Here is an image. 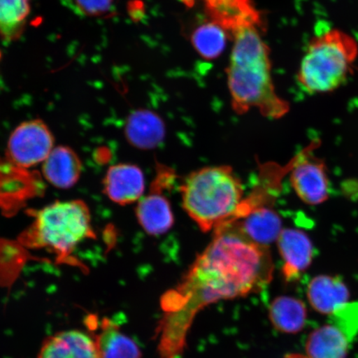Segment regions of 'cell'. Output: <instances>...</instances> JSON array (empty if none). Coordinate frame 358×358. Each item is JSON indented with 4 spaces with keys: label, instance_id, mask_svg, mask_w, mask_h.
Segmentation results:
<instances>
[{
    "label": "cell",
    "instance_id": "6da1fadb",
    "mask_svg": "<svg viewBox=\"0 0 358 358\" xmlns=\"http://www.w3.org/2000/svg\"><path fill=\"white\" fill-rule=\"evenodd\" d=\"M274 264L268 248L255 243L235 223L213 231L176 287L160 299L163 311L156 329L159 358H182L194 317L220 301L248 296L271 283Z\"/></svg>",
    "mask_w": 358,
    "mask_h": 358
},
{
    "label": "cell",
    "instance_id": "7a4b0ae2",
    "mask_svg": "<svg viewBox=\"0 0 358 358\" xmlns=\"http://www.w3.org/2000/svg\"><path fill=\"white\" fill-rule=\"evenodd\" d=\"M264 26L241 27L231 34L234 39L227 83L236 113L257 109L263 116L280 119L288 113L289 103L275 92L271 77V51L262 39Z\"/></svg>",
    "mask_w": 358,
    "mask_h": 358
},
{
    "label": "cell",
    "instance_id": "3957f363",
    "mask_svg": "<svg viewBox=\"0 0 358 358\" xmlns=\"http://www.w3.org/2000/svg\"><path fill=\"white\" fill-rule=\"evenodd\" d=\"M182 208L204 232L234 220L244 200L243 182L230 166L196 170L182 181Z\"/></svg>",
    "mask_w": 358,
    "mask_h": 358
},
{
    "label": "cell",
    "instance_id": "277c9868",
    "mask_svg": "<svg viewBox=\"0 0 358 358\" xmlns=\"http://www.w3.org/2000/svg\"><path fill=\"white\" fill-rule=\"evenodd\" d=\"M357 56L356 40L343 31L334 29L317 35L299 66V83L310 94L334 92L345 83Z\"/></svg>",
    "mask_w": 358,
    "mask_h": 358
},
{
    "label": "cell",
    "instance_id": "5b68a950",
    "mask_svg": "<svg viewBox=\"0 0 358 358\" xmlns=\"http://www.w3.org/2000/svg\"><path fill=\"white\" fill-rule=\"evenodd\" d=\"M24 234L32 248L50 250L60 259L69 257L83 241L95 237L92 215L83 200L57 201L33 213Z\"/></svg>",
    "mask_w": 358,
    "mask_h": 358
},
{
    "label": "cell",
    "instance_id": "8992f818",
    "mask_svg": "<svg viewBox=\"0 0 358 358\" xmlns=\"http://www.w3.org/2000/svg\"><path fill=\"white\" fill-rule=\"evenodd\" d=\"M55 149V136L42 120H30L13 129L7 143V157L20 169L43 164Z\"/></svg>",
    "mask_w": 358,
    "mask_h": 358
},
{
    "label": "cell",
    "instance_id": "52a82bcc",
    "mask_svg": "<svg viewBox=\"0 0 358 358\" xmlns=\"http://www.w3.org/2000/svg\"><path fill=\"white\" fill-rule=\"evenodd\" d=\"M290 182L299 198L308 205H319L328 199L329 178L324 164L308 153L299 154L290 167Z\"/></svg>",
    "mask_w": 358,
    "mask_h": 358
},
{
    "label": "cell",
    "instance_id": "ba28073f",
    "mask_svg": "<svg viewBox=\"0 0 358 358\" xmlns=\"http://www.w3.org/2000/svg\"><path fill=\"white\" fill-rule=\"evenodd\" d=\"M103 189L107 198L116 204L138 203L145 189L144 173L136 165H113L107 170L103 179Z\"/></svg>",
    "mask_w": 358,
    "mask_h": 358
},
{
    "label": "cell",
    "instance_id": "9c48e42d",
    "mask_svg": "<svg viewBox=\"0 0 358 358\" xmlns=\"http://www.w3.org/2000/svg\"><path fill=\"white\" fill-rule=\"evenodd\" d=\"M276 241L284 262L282 275L287 283H294L311 265L313 246L310 237L301 231L287 228L282 230Z\"/></svg>",
    "mask_w": 358,
    "mask_h": 358
},
{
    "label": "cell",
    "instance_id": "30bf717a",
    "mask_svg": "<svg viewBox=\"0 0 358 358\" xmlns=\"http://www.w3.org/2000/svg\"><path fill=\"white\" fill-rule=\"evenodd\" d=\"M210 20L226 31L229 38L236 29L248 25H264L252 0H203Z\"/></svg>",
    "mask_w": 358,
    "mask_h": 358
},
{
    "label": "cell",
    "instance_id": "8fae6325",
    "mask_svg": "<svg viewBox=\"0 0 358 358\" xmlns=\"http://www.w3.org/2000/svg\"><path fill=\"white\" fill-rule=\"evenodd\" d=\"M38 358H101L96 340L78 330L64 331L44 340Z\"/></svg>",
    "mask_w": 358,
    "mask_h": 358
},
{
    "label": "cell",
    "instance_id": "7c38bea8",
    "mask_svg": "<svg viewBox=\"0 0 358 358\" xmlns=\"http://www.w3.org/2000/svg\"><path fill=\"white\" fill-rule=\"evenodd\" d=\"M43 176L51 185L69 189L77 185L83 172L80 157L69 146L55 147L45 159Z\"/></svg>",
    "mask_w": 358,
    "mask_h": 358
},
{
    "label": "cell",
    "instance_id": "4fadbf2b",
    "mask_svg": "<svg viewBox=\"0 0 358 358\" xmlns=\"http://www.w3.org/2000/svg\"><path fill=\"white\" fill-rule=\"evenodd\" d=\"M165 124L155 112L140 109L128 116L124 136L129 144L140 150H153L163 142Z\"/></svg>",
    "mask_w": 358,
    "mask_h": 358
},
{
    "label": "cell",
    "instance_id": "5bb4252c",
    "mask_svg": "<svg viewBox=\"0 0 358 358\" xmlns=\"http://www.w3.org/2000/svg\"><path fill=\"white\" fill-rule=\"evenodd\" d=\"M234 222L250 240L266 248L277 241L283 230L279 214L271 206L250 210Z\"/></svg>",
    "mask_w": 358,
    "mask_h": 358
},
{
    "label": "cell",
    "instance_id": "9a60e30c",
    "mask_svg": "<svg viewBox=\"0 0 358 358\" xmlns=\"http://www.w3.org/2000/svg\"><path fill=\"white\" fill-rule=\"evenodd\" d=\"M138 223L148 234L159 236L166 234L173 225L171 205L162 191L151 189L143 196L136 209Z\"/></svg>",
    "mask_w": 358,
    "mask_h": 358
},
{
    "label": "cell",
    "instance_id": "2e32d148",
    "mask_svg": "<svg viewBox=\"0 0 358 358\" xmlns=\"http://www.w3.org/2000/svg\"><path fill=\"white\" fill-rule=\"evenodd\" d=\"M307 297L313 310L330 315L348 303L349 290L338 277L319 275L308 284Z\"/></svg>",
    "mask_w": 358,
    "mask_h": 358
},
{
    "label": "cell",
    "instance_id": "e0dca14e",
    "mask_svg": "<svg viewBox=\"0 0 358 358\" xmlns=\"http://www.w3.org/2000/svg\"><path fill=\"white\" fill-rule=\"evenodd\" d=\"M352 343L342 329L329 322L308 336L306 345L307 357L345 358Z\"/></svg>",
    "mask_w": 358,
    "mask_h": 358
},
{
    "label": "cell",
    "instance_id": "ac0fdd59",
    "mask_svg": "<svg viewBox=\"0 0 358 358\" xmlns=\"http://www.w3.org/2000/svg\"><path fill=\"white\" fill-rule=\"evenodd\" d=\"M99 334L95 338L101 358H141L137 343L120 332L117 325L109 319L102 320Z\"/></svg>",
    "mask_w": 358,
    "mask_h": 358
},
{
    "label": "cell",
    "instance_id": "d6986e66",
    "mask_svg": "<svg viewBox=\"0 0 358 358\" xmlns=\"http://www.w3.org/2000/svg\"><path fill=\"white\" fill-rule=\"evenodd\" d=\"M268 317L276 330L284 334L301 332L306 324V304L294 297L280 296L273 301Z\"/></svg>",
    "mask_w": 358,
    "mask_h": 358
},
{
    "label": "cell",
    "instance_id": "ffe728a7",
    "mask_svg": "<svg viewBox=\"0 0 358 358\" xmlns=\"http://www.w3.org/2000/svg\"><path fill=\"white\" fill-rule=\"evenodd\" d=\"M227 37L229 36L221 26L209 20L194 30L191 41L192 46L201 57L206 60H214L225 49Z\"/></svg>",
    "mask_w": 358,
    "mask_h": 358
},
{
    "label": "cell",
    "instance_id": "44dd1931",
    "mask_svg": "<svg viewBox=\"0 0 358 358\" xmlns=\"http://www.w3.org/2000/svg\"><path fill=\"white\" fill-rule=\"evenodd\" d=\"M30 13V0H0V36L6 41L20 37Z\"/></svg>",
    "mask_w": 358,
    "mask_h": 358
},
{
    "label": "cell",
    "instance_id": "7402d4cb",
    "mask_svg": "<svg viewBox=\"0 0 358 358\" xmlns=\"http://www.w3.org/2000/svg\"><path fill=\"white\" fill-rule=\"evenodd\" d=\"M329 322L342 329L351 341L358 335V302L347 303L330 315Z\"/></svg>",
    "mask_w": 358,
    "mask_h": 358
},
{
    "label": "cell",
    "instance_id": "603a6c76",
    "mask_svg": "<svg viewBox=\"0 0 358 358\" xmlns=\"http://www.w3.org/2000/svg\"><path fill=\"white\" fill-rule=\"evenodd\" d=\"M113 0H73L76 8L83 15L96 17L110 10Z\"/></svg>",
    "mask_w": 358,
    "mask_h": 358
},
{
    "label": "cell",
    "instance_id": "cb8c5ba5",
    "mask_svg": "<svg viewBox=\"0 0 358 358\" xmlns=\"http://www.w3.org/2000/svg\"><path fill=\"white\" fill-rule=\"evenodd\" d=\"M285 358H308L301 355H296V353H292V355H286Z\"/></svg>",
    "mask_w": 358,
    "mask_h": 358
}]
</instances>
